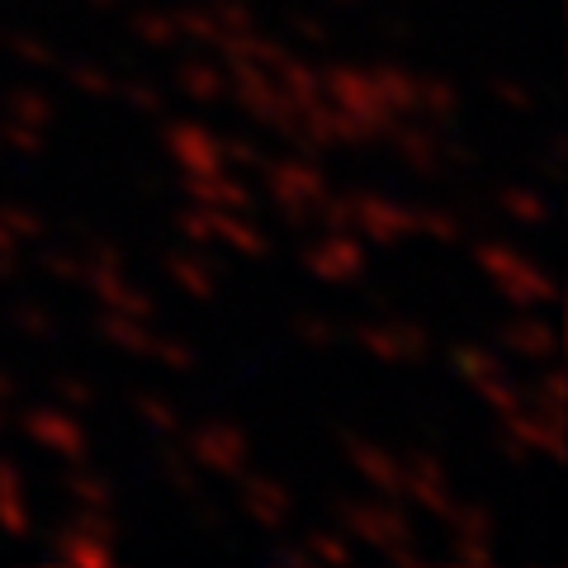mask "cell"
I'll return each instance as SVG.
<instances>
[{
  "label": "cell",
  "mask_w": 568,
  "mask_h": 568,
  "mask_svg": "<svg viewBox=\"0 0 568 568\" xmlns=\"http://www.w3.org/2000/svg\"><path fill=\"white\" fill-rule=\"evenodd\" d=\"M0 114L20 119V123H33V129H52V119H58V104H52V95L39 91V85H10L6 100H0Z\"/></svg>",
  "instance_id": "cell-23"
},
{
  "label": "cell",
  "mask_w": 568,
  "mask_h": 568,
  "mask_svg": "<svg viewBox=\"0 0 568 568\" xmlns=\"http://www.w3.org/2000/svg\"><path fill=\"white\" fill-rule=\"evenodd\" d=\"M327 6H336V10H355L361 0H327Z\"/></svg>",
  "instance_id": "cell-56"
},
{
  "label": "cell",
  "mask_w": 568,
  "mask_h": 568,
  "mask_svg": "<svg viewBox=\"0 0 568 568\" xmlns=\"http://www.w3.org/2000/svg\"><path fill=\"white\" fill-rule=\"evenodd\" d=\"M62 493L71 497L77 507H91V511H110L114 507V484L104 478L100 469H85L77 459V469L62 474Z\"/></svg>",
  "instance_id": "cell-25"
},
{
  "label": "cell",
  "mask_w": 568,
  "mask_h": 568,
  "mask_svg": "<svg viewBox=\"0 0 568 568\" xmlns=\"http://www.w3.org/2000/svg\"><path fill=\"white\" fill-rule=\"evenodd\" d=\"M0 223H6V233L14 237V242H39L48 227H43V219L33 209H24V204H0Z\"/></svg>",
  "instance_id": "cell-45"
},
{
  "label": "cell",
  "mask_w": 568,
  "mask_h": 568,
  "mask_svg": "<svg viewBox=\"0 0 568 568\" xmlns=\"http://www.w3.org/2000/svg\"><path fill=\"white\" fill-rule=\"evenodd\" d=\"M0 252H20V242H14V237L6 233V223H0Z\"/></svg>",
  "instance_id": "cell-55"
},
{
  "label": "cell",
  "mask_w": 568,
  "mask_h": 568,
  "mask_svg": "<svg viewBox=\"0 0 568 568\" xmlns=\"http://www.w3.org/2000/svg\"><path fill=\"white\" fill-rule=\"evenodd\" d=\"M204 223H209V233L213 242H223V246H233L237 256H271V237H265V227L256 223H246L242 213L233 209H204Z\"/></svg>",
  "instance_id": "cell-17"
},
{
  "label": "cell",
  "mask_w": 568,
  "mask_h": 568,
  "mask_svg": "<svg viewBox=\"0 0 568 568\" xmlns=\"http://www.w3.org/2000/svg\"><path fill=\"white\" fill-rule=\"evenodd\" d=\"M450 559L455 564H493V545L488 540H450Z\"/></svg>",
  "instance_id": "cell-50"
},
{
  "label": "cell",
  "mask_w": 568,
  "mask_h": 568,
  "mask_svg": "<svg viewBox=\"0 0 568 568\" xmlns=\"http://www.w3.org/2000/svg\"><path fill=\"white\" fill-rule=\"evenodd\" d=\"M52 555L67 559V564H85V568H100L114 559V526L104 521V511L81 507L77 521H67L52 540Z\"/></svg>",
  "instance_id": "cell-9"
},
{
  "label": "cell",
  "mask_w": 568,
  "mask_h": 568,
  "mask_svg": "<svg viewBox=\"0 0 568 568\" xmlns=\"http://www.w3.org/2000/svg\"><path fill=\"white\" fill-rule=\"evenodd\" d=\"M166 142V156L185 175H204V171H223V148H219V133H209L200 119H171L162 129Z\"/></svg>",
  "instance_id": "cell-12"
},
{
  "label": "cell",
  "mask_w": 568,
  "mask_h": 568,
  "mask_svg": "<svg viewBox=\"0 0 568 568\" xmlns=\"http://www.w3.org/2000/svg\"><path fill=\"white\" fill-rule=\"evenodd\" d=\"M446 521H450L455 540H488L493 545V511L484 503H455L446 511Z\"/></svg>",
  "instance_id": "cell-33"
},
{
  "label": "cell",
  "mask_w": 568,
  "mask_h": 568,
  "mask_svg": "<svg viewBox=\"0 0 568 568\" xmlns=\"http://www.w3.org/2000/svg\"><path fill=\"white\" fill-rule=\"evenodd\" d=\"M290 332H294L304 346H313V351H332L336 342H342V327H336L332 317H323V313H308V308L290 317Z\"/></svg>",
  "instance_id": "cell-35"
},
{
  "label": "cell",
  "mask_w": 568,
  "mask_h": 568,
  "mask_svg": "<svg viewBox=\"0 0 568 568\" xmlns=\"http://www.w3.org/2000/svg\"><path fill=\"white\" fill-rule=\"evenodd\" d=\"M6 422H10V417H6V403H0V426H6Z\"/></svg>",
  "instance_id": "cell-57"
},
{
  "label": "cell",
  "mask_w": 568,
  "mask_h": 568,
  "mask_svg": "<svg viewBox=\"0 0 568 568\" xmlns=\"http://www.w3.org/2000/svg\"><path fill=\"white\" fill-rule=\"evenodd\" d=\"M148 361H156L162 369H171V375H190V369L200 365V355H194V346L185 342V336H152Z\"/></svg>",
  "instance_id": "cell-37"
},
{
  "label": "cell",
  "mask_w": 568,
  "mask_h": 568,
  "mask_svg": "<svg viewBox=\"0 0 568 568\" xmlns=\"http://www.w3.org/2000/svg\"><path fill=\"white\" fill-rule=\"evenodd\" d=\"M14 394H20V384H14L10 369H0V403H10Z\"/></svg>",
  "instance_id": "cell-54"
},
{
  "label": "cell",
  "mask_w": 568,
  "mask_h": 568,
  "mask_svg": "<svg viewBox=\"0 0 568 568\" xmlns=\"http://www.w3.org/2000/svg\"><path fill=\"white\" fill-rule=\"evenodd\" d=\"M39 271L58 284H81V252H71V246H43Z\"/></svg>",
  "instance_id": "cell-42"
},
{
  "label": "cell",
  "mask_w": 568,
  "mask_h": 568,
  "mask_svg": "<svg viewBox=\"0 0 568 568\" xmlns=\"http://www.w3.org/2000/svg\"><path fill=\"white\" fill-rule=\"evenodd\" d=\"M95 332H100L110 346H119L123 355H142V361H148V351H152V332L142 327V317L110 313V308H104V313H100V323H95Z\"/></svg>",
  "instance_id": "cell-26"
},
{
  "label": "cell",
  "mask_w": 568,
  "mask_h": 568,
  "mask_svg": "<svg viewBox=\"0 0 568 568\" xmlns=\"http://www.w3.org/2000/svg\"><path fill=\"white\" fill-rule=\"evenodd\" d=\"M450 365H455L469 384H484V379H493V375H503V361H497L488 346H455V351H450Z\"/></svg>",
  "instance_id": "cell-38"
},
{
  "label": "cell",
  "mask_w": 568,
  "mask_h": 568,
  "mask_svg": "<svg viewBox=\"0 0 568 568\" xmlns=\"http://www.w3.org/2000/svg\"><path fill=\"white\" fill-rule=\"evenodd\" d=\"M497 213H507V219L521 223V227H545L549 223L545 194L526 190V185H503V190H497Z\"/></svg>",
  "instance_id": "cell-27"
},
{
  "label": "cell",
  "mask_w": 568,
  "mask_h": 568,
  "mask_svg": "<svg viewBox=\"0 0 568 568\" xmlns=\"http://www.w3.org/2000/svg\"><path fill=\"white\" fill-rule=\"evenodd\" d=\"M398 465H403V497H413L422 511H432V517L446 521V511L455 507L446 459L432 455V450H413V455H403Z\"/></svg>",
  "instance_id": "cell-11"
},
{
  "label": "cell",
  "mask_w": 568,
  "mask_h": 568,
  "mask_svg": "<svg viewBox=\"0 0 568 568\" xmlns=\"http://www.w3.org/2000/svg\"><path fill=\"white\" fill-rule=\"evenodd\" d=\"M413 233L432 237V242H440V246H455V242H465V223H459L455 209L422 204V209H413Z\"/></svg>",
  "instance_id": "cell-29"
},
{
  "label": "cell",
  "mask_w": 568,
  "mask_h": 568,
  "mask_svg": "<svg viewBox=\"0 0 568 568\" xmlns=\"http://www.w3.org/2000/svg\"><path fill=\"white\" fill-rule=\"evenodd\" d=\"M242 493H237V507L252 517L256 530H265V536H280L284 526L294 521V511H298V497L280 484V478L271 474H242L237 478Z\"/></svg>",
  "instance_id": "cell-10"
},
{
  "label": "cell",
  "mask_w": 568,
  "mask_h": 568,
  "mask_svg": "<svg viewBox=\"0 0 568 568\" xmlns=\"http://www.w3.org/2000/svg\"><path fill=\"white\" fill-rule=\"evenodd\" d=\"M0 43L10 48V58L20 67H33V71H58L62 67V52L48 39H39V33H10V39H0Z\"/></svg>",
  "instance_id": "cell-32"
},
{
  "label": "cell",
  "mask_w": 568,
  "mask_h": 568,
  "mask_svg": "<svg viewBox=\"0 0 568 568\" xmlns=\"http://www.w3.org/2000/svg\"><path fill=\"white\" fill-rule=\"evenodd\" d=\"M497 342H503L511 355H526V361H549V355L559 351L555 327L540 323V317H517V323H507L497 332Z\"/></svg>",
  "instance_id": "cell-20"
},
{
  "label": "cell",
  "mask_w": 568,
  "mask_h": 568,
  "mask_svg": "<svg viewBox=\"0 0 568 568\" xmlns=\"http://www.w3.org/2000/svg\"><path fill=\"white\" fill-rule=\"evenodd\" d=\"M265 185H271V204L280 209V219L290 227H304L317 219V209H323V200L332 194L323 166L308 162V152L298 156H265Z\"/></svg>",
  "instance_id": "cell-2"
},
{
  "label": "cell",
  "mask_w": 568,
  "mask_h": 568,
  "mask_svg": "<svg viewBox=\"0 0 568 568\" xmlns=\"http://www.w3.org/2000/svg\"><path fill=\"white\" fill-rule=\"evenodd\" d=\"M346 213H351V233H365L369 242L394 246L413 233V204H398L388 194H346Z\"/></svg>",
  "instance_id": "cell-8"
},
{
  "label": "cell",
  "mask_w": 568,
  "mask_h": 568,
  "mask_svg": "<svg viewBox=\"0 0 568 568\" xmlns=\"http://www.w3.org/2000/svg\"><path fill=\"white\" fill-rule=\"evenodd\" d=\"M488 91L503 100L511 114H536V95H530V85H521L517 77H503V71H497V77H488Z\"/></svg>",
  "instance_id": "cell-46"
},
{
  "label": "cell",
  "mask_w": 568,
  "mask_h": 568,
  "mask_svg": "<svg viewBox=\"0 0 568 568\" xmlns=\"http://www.w3.org/2000/svg\"><path fill=\"white\" fill-rule=\"evenodd\" d=\"M162 265H166V275H171L175 290H185L190 298H200V304H209V298L219 294V280H223L219 261H209L200 252H166Z\"/></svg>",
  "instance_id": "cell-16"
},
{
  "label": "cell",
  "mask_w": 568,
  "mask_h": 568,
  "mask_svg": "<svg viewBox=\"0 0 568 568\" xmlns=\"http://www.w3.org/2000/svg\"><path fill=\"white\" fill-rule=\"evenodd\" d=\"M304 549H308L313 564H336V568H342V564L355 559V549H351V540L342 536V530H308Z\"/></svg>",
  "instance_id": "cell-41"
},
{
  "label": "cell",
  "mask_w": 568,
  "mask_h": 568,
  "mask_svg": "<svg viewBox=\"0 0 568 568\" xmlns=\"http://www.w3.org/2000/svg\"><path fill=\"white\" fill-rule=\"evenodd\" d=\"M171 14H175V29H181V39H190L194 48H219L223 29H219V20H213L209 10H200V6H181V10H171Z\"/></svg>",
  "instance_id": "cell-34"
},
{
  "label": "cell",
  "mask_w": 568,
  "mask_h": 568,
  "mask_svg": "<svg viewBox=\"0 0 568 568\" xmlns=\"http://www.w3.org/2000/svg\"><path fill=\"white\" fill-rule=\"evenodd\" d=\"M10 327L20 336H29V342H58V317H52L43 304H33V298H14Z\"/></svg>",
  "instance_id": "cell-31"
},
{
  "label": "cell",
  "mask_w": 568,
  "mask_h": 568,
  "mask_svg": "<svg viewBox=\"0 0 568 568\" xmlns=\"http://www.w3.org/2000/svg\"><path fill=\"white\" fill-rule=\"evenodd\" d=\"M388 6H407V0H388Z\"/></svg>",
  "instance_id": "cell-58"
},
{
  "label": "cell",
  "mask_w": 568,
  "mask_h": 568,
  "mask_svg": "<svg viewBox=\"0 0 568 568\" xmlns=\"http://www.w3.org/2000/svg\"><path fill=\"white\" fill-rule=\"evenodd\" d=\"M0 530L6 536H29L33 530V511H29V493H24V469L10 455H0Z\"/></svg>",
  "instance_id": "cell-18"
},
{
  "label": "cell",
  "mask_w": 568,
  "mask_h": 568,
  "mask_svg": "<svg viewBox=\"0 0 568 568\" xmlns=\"http://www.w3.org/2000/svg\"><path fill=\"white\" fill-rule=\"evenodd\" d=\"M209 14L219 20L223 33H246V29H256V10L246 6V0H209Z\"/></svg>",
  "instance_id": "cell-47"
},
{
  "label": "cell",
  "mask_w": 568,
  "mask_h": 568,
  "mask_svg": "<svg viewBox=\"0 0 568 568\" xmlns=\"http://www.w3.org/2000/svg\"><path fill=\"white\" fill-rule=\"evenodd\" d=\"M181 436H185V455L194 459V469H204L213 478H242L246 465H252V436L237 422L209 417Z\"/></svg>",
  "instance_id": "cell-4"
},
{
  "label": "cell",
  "mask_w": 568,
  "mask_h": 568,
  "mask_svg": "<svg viewBox=\"0 0 568 568\" xmlns=\"http://www.w3.org/2000/svg\"><path fill=\"white\" fill-rule=\"evenodd\" d=\"M290 33H294V39H304V43H313V48L332 43V29L317 20V14H304V10H290Z\"/></svg>",
  "instance_id": "cell-49"
},
{
  "label": "cell",
  "mask_w": 568,
  "mask_h": 568,
  "mask_svg": "<svg viewBox=\"0 0 568 568\" xmlns=\"http://www.w3.org/2000/svg\"><path fill=\"white\" fill-rule=\"evenodd\" d=\"M355 342L365 355H375L384 365H417L432 355V332L407 323V317H384V323H355Z\"/></svg>",
  "instance_id": "cell-5"
},
{
  "label": "cell",
  "mask_w": 568,
  "mask_h": 568,
  "mask_svg": "<svg viewBox=\"0 0 568 568\" xmlns=\"http://www.w3.org/2000/svg\"><path fill=\"white\" fill-rule=\"evenodd\" d=\"M474 261L484 265V275L497 284V294H503L511 308H540V304H555L559 298V284L507 242H478Z\"/></svg>",
  "instance_id": "cell-3"
},
{
  "label": "cell",
  "mask_w": 568,
  "mask_h": 568,
  "mask_svg": "<svg viewBox=\"0 0 568 568\" xmlns=\"http://www.w3.org/2000/svg\"><path fill=\"white\" fill-rule=\"evenodd\" d=\"M133 417L148 426V432L156 436V440H175L185 432V417H181V407H175L171 398H162V394H152V388H133Z\"/></svg>",
  "instance_id": "cell-21"
},
{
  "label": "cell",
  "mask_w": 568,
  "mask_h": 568,
  "mask_svg": "<svg viewBox=\"0 0 568 568\" xmlns=\"http://www.w3.org/2000/svg\"><path fill=\"white\" fill-rule=\"evenodd\" d=\"M417 114L436 129H455L459 123V91L446 77H417Z\"/></svg>",
  "instance_id": "cell-22"
},
{
  "label": "cell",
  "mask_w": 568,
  "mask_h": 568,
  "mask_svg": "<svg viewBox=\"0 0 568 568\" xmlns=\"http://www.w3.org/2000/svg\"><path fill=\"white\" fill-rule=\"evenodd\" d=\"M20 426H24V436L33 440V446H43L48 455L67 459V465H77V459H85V450H91V440H85V432H81V422H77L71 407H52V403L39 407L33 403V407H24Z\"/></svg>",
  "instance_id": "cell-6"
},
{
  "label": "cell",
  "mask_w": 568,
  "mask_h": 568,
  "mask_svg": "<svg viewBox=\"0 0 568 568\" xmlns=\"http://www.w3.org/2000/svg\"><path fill=\"white\" fill-rule=\"evenodd\" d=\"M388 142H394L398 162L407 171H417L422 181H436V175H446V162H440V133L432 129H413V123H388Z\"/></svg>",
  "instance_id": "cell-15"
},
{
  "label": "cell",
  "mask_w": 568,
  "mask_h": 568,
  "mask_svg": "<svg viewBox=\"0 0 568 568\" xmlns=\"http://www.w3.org/2000/svg\"><path fill=\"white\" fill-rule=\"evenodd\" d=\"M0 39H6V33H0Z\"/></svg>",
  "instance_id": "cell-59"
},
{
  "label": "cell",
  "mask_w": 568,
  "mask_h": 568,
  "mask_svg": "<svg viewBox=\"0 0 568 568\" xmlns=\"http://www.w3.org/2000/svg\"><path fill=\"white\" fill-rule=\"evenodd\" d=\"M62 77H67V85L77 95H91V100H114V85H119V77H110L100 62H62L58 67Z\"/></svg>",
  "instance_id": "cell-30"
},
{
  "label": "cell",
  "mask_w": 568,
  "mask_h": 568,
  "mask_svg": "<svg viewBox=\"0 0 568 568\" xmlns=\"http://www.w3.org/2000/svg\"><path fill=\"white\" fill-rule=\"evenodd\" d=\"M129 29H133V39H138V43H148V48H175V43H181L175 14H171V10H156V6L133 10Z\"/></svg>",
  "instance_id": "cell-28"
},
{
  "label": "cell",
  "mask_w": 568,
  "mask_h": 568,
  "mask_svg": "<svg viewBox=\"0 0 568 568\" xmlns=\"http://www.w3.org/2000/svg\"><path fill=\"white\" fill-rule=\"evenodd\" d=\"M440 162H446V171H478V166H484V152H478L474 142L440 138Z\"/></svg>",
  "instance_id": "cell-48"
},
{
  "label": "cell",
  "mask_w": 568,
  "mask_h": 568,
  "mask_svg": "<svg viewBox=\"0 0 568 568\" xmlns=\"http://www.w3.org/2000/svg\"><path fill=\"white\" fill-rule=\"evenodd\" d=\"M20 275V252H0V280H14Z\"/></svg>",
  "instance_id": "cell-53"
},
{
  "label": "cell",
  "mask_w": 568,
  "mask_h": 568,
  "mask_svg": "<svg viewBox=\"0 0 568 568\" xmlns=\"http://www.w3.org/2000/svg\"><path fill=\"white\" fill-rule=\"evenodd\" d=\"M114 100H123L133 114H148V119H162V114H166V95L156 91L152 81H138V77L119 81V85H114Z\"/></svg>",
  "instance_id": "cell-36"
},
{
  "label": "cell",
  "mask_w": 568,
  "mask_h": 568,
  "mask_svg": "<svg viewBox=\"0 0 568 568\" xmlns=\"http://www.w3.org/2000/svg\"><path fill=\"white\" fill-rule=\"evenodd\" d=\"M48 388H52V398L71 407V413H91V407L100 403L95 384L85 379V375H52V379H48Z\"/></svg>",
  "instance_id": "cell-40"
},
{
  "label": "cell",
  "mask_w": 568,
  "mask_h": 568,
  "mask_svg": "<svg viewBox=\"0 0 568 568\" xmlns=\"http://www.w3.org/2000/svg\"><path fill=\"white\" fill-rule=\"evenodd\" d=\"M162 478L181 493V497H194V493H204L200 484V469H194V459L185 450H175V446H162Z\"/></svg>",
  "instance_id": "cell-39"
},
{
  "label": "cell",
  "mask_w": 568,
  "mask_h": 568,
  "mask_svg": "<svg viewBox=\"0 0 568 568\" xmlns=\"http://www.w3.org/2000/svg\"><path fill=\"white\" fill-rule=\"evenodd\" d=\"M369 81H375V95L388 114H417V77L403 67H375L369 71Z\"/></svg>",
  "instance_id": "cell-24"
},
{
  "label": "cell",
  "mask_w": 568,
  "mask_h": 568,
  "mask_svg": "<svg viewBox=\"0 0 568 568\" xmlns=\"http://www.w3.org/2000/svg\"><path fill=\"white\" fill-rule=\"evenodd\" d=\"M0 148L20 152V156H43V129L20 123V119H0Z\"/></svg>",
  "instance_id": "cell-43"
},
{
  "label": "cell",
  "mask_w": 568,
  "mask_h": 568,
  "mask_svg": "<svg viewBox=\"0 0 568 568\" xmlns=\"http://www.w3.org/2000/svg\"><path fill=\"white\" fill-rule=\"evenodd\" d=\"M342 450L351 459V469L365 478L369 488H375L379 497H403V465H398V455H388L384 446H375V440H365V436H355V432H342Z\"/></svg>",
  "instance_id": "cell-13"
},
{
  "label": "cell",
  "mask_w": 568,
  "mask_h": 568,
  "mask_svg": "<svg viewBox=\"0 0 568 568\" xmlns=\"http://www.w3.org/2000/svg\"><path fill=\"white\" fill-rule=\"evenodd\" d=\"M175 91L190 95L194 104H223L227 100V71L204 58H185L175 67Z\"/></svg>",
  "instance_id": "cell-19"
},
{
  "label": "cell",
  "mask_w": 568,
  "mask_h": 568,
  "mask_svg": "<svg viewBox=\"0 0 568 568\" xmlns=\"http://www.w3.org/2000/svg\"><path fill=\"white\" fill-rule=\"evenodd\" d=\"M219 148H223V166H233V171H261L265 156H271V152H261V142L237 138V133L219 138Z\"/></svg>",
  "instance_id": "cell-44"
},
{
  "label": "cell",
  "mask_w": 568,
  "mask_h": 568,
  "mask_svg": "<svg viewBox=\"0 0 568 568\" xmlns=\"http://www.w3.org/2000/svg\"><path fill=\"white\" fill-rule=\"evenodd\" d=\"M536 403L540 407H564V375L559 369H549V375L536 384Z\"/></svg>",
  "instance_id": "cell-51"
},
{
  "label": "cell",
  "mask_w": 568,
  "mask_h": 568,
  "mask_svg": "<svg viewBox=\"0 0 568 568\" xmlns=\"http://www.w3.org/2000/svg\"><path fill=\"white\" fill-rule=\"evenodd\" d=\"M336 517H342V530L355 540H365L369 549H379L388 564L403 568H422V549H417V530L413 521L394 507V497H375V503H355V497H342L336 503Z\"/></svg>",
  "instance_id": "cell-1"
},
{
  "label": "cell",
  "mask_w": 568,
  "mask_h": 568,
  "mask_svg": "<svg viewBox=\"0 0 568 568\" xmlns=\"http://www.w3.org/2000/svg\"><path fill=\"white\" fill-rule=\"evenodd\" d=\"M271 564H290V568H313V559H308L304 540H298V545H275V549H271Z\"/></svg>",
  "instance_id": "cell-52"
},
{
  "label": "cell",
  "mask_w": 568,
  "mask_h": 568,
  "mask_svg": "<svg viewBox=\"0 0 568 568\" xmlns=\"http://www.w3.org/2000/svg\"><path fill=\"white\" fill-rule=\"evenodd\" d=\"M298 261H304L308 275L323 280V284H351V280H361L365 265H369L361 237L346 233V227H327L313 246H304V256Z\"/></svg>",
  "instance_id": "cell-7"
},
{
  "label": "cell",
  "mask_w": 568,
  "mask_h": 568,
  "mask_svg": "<svg viewBox=\"0 0 568 568\" xmlns=\"http://www.w3.org/2000/svg\"><path fill=\"white\" fill-rule=\"evenodd\" d=\"M185 200L200 204V209H233V213H252L256 209V190L242 181V175H227L223 171H204V175H185L181 181Z\"/></svg>",
  "instance_id": "cell-14"
}]
</instances>
